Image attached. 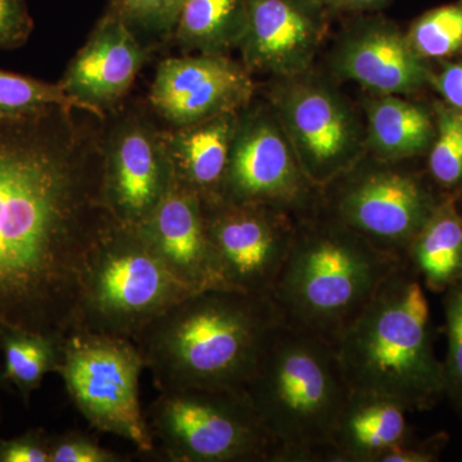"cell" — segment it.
<instances>
[{
    "instance_id": "cell-22",
    "label": "cell",
    "mask_w": 462,
    "mask_h": 462,
    "mask_svg": "<svg viewBox=\"0 0 462 462\" xmlns=\"http://www.w3.org/2000/svg\"><path fill=\"white\" fill-rule=\"evenodd\" d=\"M365 144L387 163L419 156L430 148L436 121L428 109L398 96H380L366 106Z\"/></svg>"
},
{
    "instance_id": "cell-25",
    "label": "cell",
    "mask_w": 462,
    "mask_h": 462,
    "mask_svg": "<svg viewBox=\"0 0 462 462\" xmlns=\"http://www.w3.org/2000/svg\"><path fill=\"white\" fill-rule=\"evenodd\" d=\"M62 108L66 111L89 112L102 117V109L75 98L60 84L44 83L14 72L0 69V118L17 117Z\"/></svg>"
},
{
    "instance_id": "cell-24",
    "label": "cell",
    "mask_w": 462,
    "mask_h": 462,
    "mask_svg": "<svg viewBox=\"0 0 462 462\" xmlns=\"http://www.w3.org/2000/svg\"><path fill=\"white\" fill-rule=\"evenodd\" d=\"M60 340L27 333L9 331L0 337V349L5 357L3 379L18 389L23 400L41 387L48 373L56 372Z\"/></svg>"
},
{
    "instance_id": "cell-4",
    "label": "cell",
    "mask_w": 462,
    "mask_h": 462,
    "mask_svg": "<svg viewBox=\"0 0 462 462\" xmlns=\"http://www.w3.org/2000/svg\"><path fill=\"white\" fill-rule=\"evenodd\" d=\"M421 281L404 260L336 343L352 391L428 410L445 396V372L431 338Z\"/></svg>"
},
{
    "instance_id": "cell-30",
    "label": "cell",
    "mask_w": 462,
    "mask_h": 462,
    "mask_svg": "<svg viewBox=\"0 0 462 462\" xmlns=\"http://www.w3.org/2000/svg\"><path fill=\"white\" fill-rule=\"evenodd\" d=\"M32 27L26 0H0V51L25 44Z\"/></svg>"
},
{
    "instance_id": "cell-32",
    "label": "cell",
    "mask_w": 462,
    "mask_h": 462,
    "mask_svg": "<svg viewBox=\"0 0 462 462\" xmlns=\"http://www.w3.org/2000/svg\"><path fill=\"white\" fill-rule=\"evenodd\" d=\"M117 456L106 451L89 439L63 437L51 439V462H114Z\"/></svg>"
},
{
    "instance_id": "cell-20",
    "label": "cell",
    "mask_w": 462,
    "mask_h": 462,
    "mask_svg": "<svg viewBox=\"0 0 462 462\" xmlns=\"http://www.w3.org/2000/svg\"><path fill=\"white\" fill-rule=\"evenodd\" d=\"M236 116L230 112L187 125L165 139L173 171L202 199L220 197L239 124Z\"/></svg>"
},
{
    "instance_id": "cell-34",
    "label": "cell",
    "mask_w": 462,
    "mask_h": 462,
    "mask_svg": "<svg viewBox=\"0 0 462 462\" xmlns=\"http://www.w3.org/2000/svg\"><path fill=\"white\" fill-rule=\"evenodd\" d=\"M431 83L445 99L446 105L462 114V60L447 63Z\"/></svg>"
},
{
    "instance_id": "cell-17",
    "label": "cell",
    "mask_w": 462,
    "mask_h": 462,
    "mask_svg": "<svg viewBox=\"0 0 462 462\" xmlns=\"http://www.w3.org/2000/svg\"><path fill=\"white\" fill-rule=\"evenodd\" d=\"M343 78L380 96H401L431 84L433 72L406 33L384 21L357 27L343 41L334 58Z\"/></svg>"
},
{
    "instance_id": "cell-36",
    "label": "cell",
    "mask_w": 462,
    "mask_h": 462,
    "mask_svg": "<svg viewBox=\"0 0 462 462\" xmlns=\"http://www.w3.org/2000/svg\"><path fill=\"white\" fill-rule=\"evenodd\" d=\"M5 383V379H3V366H0V384Z\"/></svg>"
},
{
    "instance_id": "cell-28",
    "label": "cell",
    "mask_w": 462,
    "mask_h": 462,
    "mask_svg": "<svg viewBox=\"0 0 462 462\" xmlns=\"http://www.w3.org/2000/svg\"><path fill=\"white\" fill-rule=\"evenodd\" d=\"M443 307L447 329L445 396L462 418V281L443 291Z\"/></svg>"
},
{
    "instance_id": "cell-13",
    "label": "cell",
    "mask_w": 462,
    "mask_h": 462,
    "mask_svg": "<svg viewBox=\"0 0 462 462\" xmlns=\"http://www.w3.org/2000/svg\"><path fill=\"white\" fill-rule=\"evenodd\" d=\"M322 0H247L238 42L245 66L296 78L311 66L327 32Z\"/></svg>"
},
{
    "instance_id": "cell-31",
    "label": "cell",
    "mask_w": 462,
    "mask_h": 462,
    "mask_svg": "<svg viewBox=\"0 0 462 462\" xmlns=\"http://www.w3.org/2000/svg\"><path fill=\"white\" fill-rule=\"evenodd\" d=\"M0 462H51V438L42 430L0 439Z\"/></svg>"
},
{
    "instance_id": "cell-3",
    "label": "cell",
    "mask_w": 462,
    "mask_h": 462,
    "mask_svg": "<svg viewBox=\"0 0 462 462\" xmlns=\"http://www.w3.org/2000/svg\"><path fill=\"white\" fill-rule=\"evenodd\" d=\"M243 392L275 442L276 462H339L334 433L352 389L330 342L282 320Z\"/></svg>"
},
{
    "instance_id": "cell-37",
    "label": "cell",
    "mask_w": 462,
    "mask_h": 462,
    "mask_svg": "<svg viewBox=\"0 0 462 462\" xmlns=\"http://www.w3.org/2000/svg\"><path fill=\"white\" fill-rule=\"evenodd\" d=\"M457 199H458V197H457ZM460 199H461L460 200H462V197H460ZM457 203H458V208H460V211H461V214H462V202L461 203L458 202V199H457Z\"/></svg>"
},
{
    "instance_id": "cell-18",
    "label": "cell",
    "mask_w": 462,
    "mask_h": 462,
    "mask_svg": "<svg viewBox=\"0 0 462 462\" xmlns=\"http://www.w3.org/2000/svg\"><path fill=\"white\" fill-rule=\"evenodd\" d=\"M143 60L141 42L129 23L114 12L94 29L60 84L69 96L100 108L126 93Z\"/></svg>"
},
{
    "instance_id": "cell-10",
    "label": "cell",
    "mask_w": 462,
    "mask_h": 462,
    "mask_svg": "<svg viewBox=\"0 0 462 462\" xmlns=\"http://www.w3.org/2000/svg\"><path fill=\"white\" fill-rule=\"evenodd\" d=\"M207 236L221 284L270 296L291 252L298 221L273 207L202 199Z\"/></svg>"
},
{
    "instance_id": "cell-5",
    "label": "cell",
    "mask_w": 462,
    "mask_h": 462,
    "mask_svg": "<svg viewBox=\"0 0 462 462\" xmlns=\"http://www.w3.org/2000/svg\"><path fill=\"white\" fill-rule=\"evenodd\" d=\"M403 261L329 216L315 215L298 223L270 297L282 320L336 346Z\"/></svg>"
},
{
    "instance_id": "cell-29",
    "label": "cell",
    "mask_w": 462,
    "mask_h": 462,
    "mask_svg": "<svg viewBox=\"0 0 462 462\" xmlns=\"http://www.w3.org/2000/svg\"><path fill=\"white\" fill-rule=\"evenodd\" d=\"M182 3L184 0H114V12L127 23H138L153 32H170Z\"/></svg>"
},
{
    "instance_id": "cell-1",
    "label": "cell",
    "mask_w": 462,
    "mask_h": 462,
    "mask_svg": "<svg viewBox=\"0 0 462 462\" xmlns=\"http://www.w3.org/2000/svg\"><path fill=\"white\" fill-rule=\"evenodd\" d=\"M65 112L0 118V337L74 333L91 254L117 220L105 166L69 148Z\"/></svg>"
},
{
    "instance_id": "cell-26",
    "label": "cell",
    "mask_w": 462,
    "mask_h": 462,
    "mask_svg": "<svg viewBox=\"0 0 462 462\" xmlns=\"http://www.w3.org/2000/svg\"><path fill=\"white\" fill-rule=\"evenodd\" d=\"M424 60H445L462 51V0L430 9L413 21L406 33Z\"/></svg>"
},
{
    "instance_id": "cell-12",
    "label": "cell",
    "mask_w": 462,
    "mask_h": 462,
    "mask_svg": "<svg viewBox=\"0 0 462 462\" xmlns=\"http://www.w3.org/2000/svg\"><path fill=\"white\" fill-rule=\"evenodd\" d=\"M279 124L307 179L324 188L358 165L365 139L339 93L319 81H293L279 93Z\"/></svg>"
},
{
    "instance_id": "cell-8",
    "label": "cell",
    "mask_w": 462,
    "mask_h": 462,
    "mask_svg": "<svg viewBox=\"0 0 462 462\" xmlns=\"http://www.w3.org/2000/svg\"><path fill=\"white\" fill-rule=\"evenodd\" d=\"M143 367L132 340L78 331L60 342L56 372L88 421L149 454L153 443L139 402Z\"/></svg>"
},
{
    "instance_id": "cell-9",
    "label": "cell",
    "mask_w": 462,
    "mask_h": 462,
    "mask_svg": "<svg viewBox=\"0 0 462 462\" xmlns=\"http://www.w3.org/2000/svg\"><path fill=\"white\" fill-rule=\"evenodd\" d=\"M439 200L415 173L357 165L321 188L320 208L380 251L404 258Z\"/></svg>"
},
{
    "instance_id": "cell-14",
    "label": "cell",
    "mask_w": 462,
    "mask_h": 462,
    "mask_svg": "<svg viewBox=\"0 0 462 462\" xmlns=\"http://www.w3.org/2000/svg\"><path fill=\"white\" fill-rule=\"evenodd\" d=\"M252 94L245 67L223 54L200 53L161 62L149 98L158 114L181 127L238 112Z\"/></svg>"
},
{
    "instance_id": "cell-21",
    "label": "cell",
    "mask_w": 462,
    "mask_h": 462,
    "mask_svg": "<svg viewBox=\"0 0 462 462\" xmlns=\"http://www.w3.org/2000/svg\"><path fill=\"white\" fill-rule=\"evenodd\" d=\"M404 260L434 293L462 281V214L457 197L440 199L407 248Z\"/></svg>"
},
{
    "instance_id": "cell-35",
    "label": "cell",
    "mask_w": 462,
    "mask_h": 462,
    "mask_svg": "<svg viewBox=\"0 0 462 462\" xmlns=\"http://www.w3.org/2000/svg\"><path fill=\"white\" fill-rule=\"evenodd\" d=\"M387 0H322L328 8L343 9V11H367L378 8Z\"/></svg>"
},
{
    "instance_id": "cell-27",
    "label": "cell",
    "mask_w": 462,
    "mask_h": 462,
    "mask_svg": "<svg viewBox=\"0 0 462 462\" xmlns=\"http://www.w3.org/2000/svg\"><path fill=\"white\" fill-rule=\"evenodd\" d=\"M428 167L440 188L462 187V114L442 103L436 106V134Z\"/></svg>"
},
{
    "instance_id": "cell-19",
    "label": "cell",
    "mask_w": 462,
    "mask_h": 462,
    "mask_svg": "<svg viewBox=\"0 0 462 462\" xmlns=\"http://www.w3.org/2000/svg\"><path fill=\"white\" fill-rule=\"evenodd\" d=\"M410 411L397 398L352 391L334 433L339 462H376L384 452L411 438Z\"/></svg>"
},
{
    "instance_id": "cell-7",
    "label": "cell",
    "mask_w": 462,
    "mask_h": 462,
    "mask_svg": "<svg viewBox=\"0 0 462 462\" xmlns=\"http://www.w3.org/2000/svg\"><path fill=\"white\" fill-rule=\"evenodd\" d=\"M145 424L171 461L276 462L278 448L243 391H161Z\"/></svg>"
},
{
    "instance_id": "cell-33",
    "label": "cell",
    "mask_w": 462,
    "mask_h": 462,
    "mask_svg": "<svg viewBox=\"0 0 462 462\" xmlns=\"http://www.w3.org/2000/svg\"><path fill=\"white\" fill-rule=\"evenodd\" d=\"M448 440L446 433L415 442L411 438L403 443L384 452L376 462H434L439 458L440 452L445 448Z\"/></svg>"
},
{
    "instance_id": "cell-2",
    "label": "cell",
    "mask_w": 462,
    "mask_h": 462,
    "mask_svg": "<svg viewBox=\"0 0 462 462\" xmlns=\"http://www.w3.org/2000/svg\"><path fill=\"white\" fill-rule=\"evenodd\" d=\"M282 321L270 296L209 288L185 297L132 342L161 391H243Z\"/></svg>"
},
{
    "instance_id": "cell-15",
    "label": "cell",
    "mask_w": 462,
    "mask_h": 462,
    "mask_svg": "<svg viewBox=\"0 0 462 462\" xmlns=\"http://www.w3.org/2000/svg\"><path fill=\"white\" fill-rule=\"evenodd\" d=\"M173 166L166 141L142 125L115 136L105 163L106 199L120 223L142 225L162 199Z\"/></svg>"
},
{
    "instance_id": "cell-11",
    "label": "cell",
    "mask_w": 462,
    "mask_h": 462,
    "mask_svg": "<svg viewBox=\"0 0 462 462\" xmlns=\"http://www.w3.org/2000/svg\"><path fill=\"white\" fill-rule=\"evenodd\" d=\"M221 199L281 209L298 223L318 215L321 188L307 179L279 121H239Z\"/></svg>"
},
{
    "instance_id": "cell-6",
    "label": "cell",
    "mask_w": 462,
    "mask_h": 462,
    "mask_svg": "<svg viewBox=\"0 0 462 462\" xmlns=\"http://www.w3.org/2000/svg\"><path fill=\"white\" fill-rule=\"evenodd\" d=\"M191 293L141 226L116 220L91 254L74 333L133 340Z\"/></svg>"
},
{
    "instance_id": "cell-23",
    "label": "cell",
    "mask_w": 462,
    "mask_h": 462,
    "mask_svg": "<svg viewBox=\"0 0 462 462\" xmlns=\"http://www.w3.org/2000/svg\"><path fill=\"white\" fill-rule=\"evenodd\" d=\"M245 14L247 0H184L173 29L185 47L223 54L238 47Z\"/></svg>"
},
{
    "instance_id": "cell-16",
    "label": "cell",
    "mask_w": 462,
    "mask_h": 462,
    "mask_svg": "<svg viewBox=\"0 0 462 462\" xmlns=\"http://www.w3.org/2000/svg\"><path fill=\"white\" fill-rule=\"evenodd\" d=\"M138 226L191 291L224 288L207 236L202 199L175 171L162 199Z\"/></svg>"
}]
</instances>
